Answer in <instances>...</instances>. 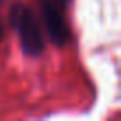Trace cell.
<instances>
[{
	"instance_id": "obj_3",
	"label": "cell",
	"mask_w": 121,
	"mask_h": 121,
	"mask_svg": "<svg viewBox=\"0 0 121 121\" xmlns=\"http://www.w3.org/2000/svg\"><path fill=\"white\" fill-rule=\"evenodd\" d=\"M2 4H4V0H0V5H2Z\"/></svg>"
},
{
	"instance_id": "obj_1",
	"label": "cell",
	"mask_w": 121,
	"mask_h": 121,
	"mask_svg": "<svg viewBox=\"0 0 121 121\" xmlns=\"http://www.w3.org/2000/svg\"><path fill=\"white\" fill-rule=\"evenodd\" d=\"M9 20H11L13 29L20 36L23 52L29 55H39L45 48V39H43L41 27L38 23L34 11L25 4L14 2L9 11Z\"/></svg>"
},
{
	"instance_id": "obj_2",
	"label": "cell",
	"mask_w": 121,
	"mask_h": 121,
	"mask_svg": "<svg viewBox=\"0 0 121 121\" xmlns=\"http://www.w3.org/2000/svg\"><path fill=\"white\" fill-rule=\"evenodd\" d=\"M66 0H41V13L45 29L53 45L62 46L69 39V29L64 18Z\"/></svg>"
}]
</instances>
